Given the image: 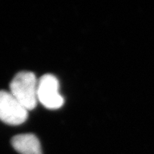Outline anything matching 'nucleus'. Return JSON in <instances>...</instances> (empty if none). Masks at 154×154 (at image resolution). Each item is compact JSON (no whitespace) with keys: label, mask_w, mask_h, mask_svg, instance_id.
Here are the masks:
<instances>
[{"label":"nucleus","mask_w":154,"mask_h":154,"mask_svg":"<svg viewBox=\"0 0 154 154\" xmlns=\"http://www.w3.org/2000/svg\"><path fill=\"white\" fill-rule=\"evenodd\" d=\"M38 101L49 109H57L64 104L59 92V82L55 75L45 74L38 80Z\"/></svg>","instance_id":"obj_2"},{"label":"nucleus","mask_w":154,"mask_h":154,"mask_svg":"<svg viewBox=\"0 0 154 154\" xmlns=\"http://www.w3.org/2000/svg\"><path fill=\"white\" fill-rule=\"evenodd\" d=\"M11 144L20 154H42L40 142L33 134H22L13 137Z\"/></svg>","instance_id":"obj_4"},{"label":"nucleus","mask_w":154,"mask_h":154,"mask_svg":"<svg viewBox=\"0 0 154 154\" xmlns=\"http://www.w3.org/2000/svg\"><path fill=\"white\" fill-rule=\"evenodd\" d=\"M28 112L10 92L0 91V120L10 125H20L27 120Z\"/></svg>","instance_id":"obj_3"},{"label":"nucleus","mask_w":154,"mask_h":154,"mask_svg":"<svg viewBox=\"0 0 154 154\" xmlns=\"http://www.w3.org/2000/svg\"><path fill=\"white\" fill-rule=\"evenodd\" d=\"M10 93L28 111L32 110L38 103V80L31 72H20L10 84Z\"/></svg>","instance_id":"obj_1"}]
</instances>
